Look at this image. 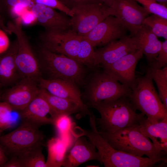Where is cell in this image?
<instances>
[{
  "label": "cell",
  "instance_id": "44",
  "mask_svg": "<svg viewBox=\"0 0 167 167\" xmlns=\"http://www.w3.org/2000/svg\"></svg>",
  "mask_w": 167,
  "mask_h": 167
},
{
  "label": "cell",
  "instance_id": "26",
  "mask_svg": "<svg viewBox=\"0 0 167 167\" xmlns=\"http://www.w3.org/2000/svg\"><path fill=\"white\" fill-rule=\"evenodd\" d=\"M42 147L34 148L16 156L19 159L22 167H46Z\"/></svg>",
  "mask_w": 167,
  "mask_h": 167
},
{
  "label": "cell",
  "instance_id": "12",
  "mask_svg": "<svg viewBox=\"0 0 167 167\" xmlns=\"http://www.w3.org/2000/svg\"><path fill=\"white\" fill-rule=\"evenodd\" d=\"M127 30L117 18L110 15L84 36L94 47L105 45L127 36Z\"/></svg>",
  "mask_w": 167,
  "mask_h": 167
},
{
  "label": "cell",
  "instance_id": "36",
  "mask_svg": "<svg viewBox=\"0 0 167 167\" xmlns=\"http://www.w3.org/2000/svg\"><path fill=\"white\" fill-rule=\"evenodd\" d=\"M6 3L9 9L18 5H22L30 9L35 3L33 0H6Z\"/></svg>",
  "mask_w": 167,
  "mask_h": 167
},
{
  "label": "cell",
  "instance_id": "25",
  "mask_svg": "<svg viewBox=\"0 0 167 167\" xmlns=\"http://www.w3.org/2000/svg\"><path fill=\"white\" fill-rule=\"evenodd\" d=\"M146 70L156 83L158 90L159 97L167 109V66L162 69L154 68L148 66Z\"/></svg>",
  "mask_w": 167,
  "mask_h": 167
},
{
  "label": "cell",
  "instance_id": "31",
  "mask_svg": "<svg viewBox=\"0 0 167 167\" xmlns=\"http://www.w3.org/2000/svg\"><path fill=\"white\" fill-rule=\"evenodd\" d=\"M13 110L12 107L6 102H0V130L8 129L13 125L14 121L12 115Z\"/></svg>",
  "mask_w": 167,
  "mask_h": 167
},
{
  "label": "cell",
  "instance_id": "8",
  "mask_svg": "<svg viewBox=\"0 0 167 167\" xmlns=\"http://www.w3.org/2000/svg\"><path fill=\"white\" fill-rule=\"evenodd\" d=\"M41 56L45 65L54 78L65 80L76 85L82 81V64L63 54L52 52L43 47Z\"/></svg>",
  "mask_w": 167,
  "mask_h": 167
},
{
  "label": "cell",
  "instance_id": "37",
  "mask_svg": "<svg viewBox=\"0 0 167 167\" xmlns=\"http://www.w3.org/2000/svg\"><path fill=\"white\" fill-rule=\"evenodd\" d=\"M20 18L22 24H29L36 22L35 18L30 9L26 11Z\"/></svg>",
  "mask_w": 167,
  "mask_h": 167
},
{
  "label": "cell",
  "instance_id": "15",
  "mask_svg": "<svg viewBox=\"0 0 167 167\" xmlns=\"http://www.w3.org/2000/svg\"><path fill=\"white\" fill-rule=\"evenodd\" d=\"M137 50L131 36L112 41L95 51L93 66L109 65L125 55Z\"/></svg>",
  "mask_w": 167,
  "mask_h": 167
},
{
  "label": "cell",
  "instance_id": "16",
  "mask_svg": "<svg viewBox=\"0 0 167 167\" xmlns=\"http://www.w3.org/2000/svg\"><path fill=\"white\" fill-rule=\"evenodd\" d=\"M41 88L50 94L71 100L79 105L83 115H89L91 112L84 103L76 85L69 81L59 79H41L40 80Z\"/></svg>",
  "mask_w": 167,
  "mask_h": 167
},
{
  "label": "cell",
  "instance_id": "28",
  "mask_svg": "<svg viewBox=\"0 0 167 167\" xmlns=\"http://www.w3.org/2000/svg\"><path fill=\"white\" fill-rule=\"evenodd\" d=\"M144 24L148 26L157 37L167 40V19L152 14L145 19Z\"/></svg>",
  "mask_w": 167,
  "mask_h": 167
},
{
  "label": "cell",
  "instance_id": "33",
  "mask_svg": "<svg viewBox=\"0 0 167 167\" xmlns=\"http://www.w3.org/2000/svg\"><path fill=\"white\" fill-rule=\"evenodd\" d=\"M167 40L161 42V49L155 61L148 66L154 68L161 69L167 66Z\"/></svg>",
  "mask_w": 167,
  "mask_h": 167
},
{
  "label": "cell",
  "instance_id": "39",
  "mask_svg": "<svg viewBox=\"0 0 167 167\" xmlns=\"http://www.w3.org/2000/svg\"><path fill=\"white\" fill-rule=\"evenodd\" d=\"M8 161L5 152L0 145V167Z\"/></svg>",
  "mask_w": 167,
  "mask_h": 167
},
{
  "label": "cell",
  "instance_id": "41",
  "mask_svg": "<svg viewBox=\"0 0 167 167\" xmlns=\"http://www.w3.org/2000/svg\"><path fill=\"white\" fill-rule=\"evenodd\" d=\"M99 2L104 4L108 6L112 5L113 0H97Z\"/></svg>",
  "mask_w": 167,
  "mask_h": 167
},
{
  "label": "cell",
  "instance_id": "22",
  "mask_svg": "<svg viewBox=\"0 0 167 167\" xmlns=\"http://www.w3.org/2000/svg\"><path fill=\"white\" fill-rule=\"evenodd\" d=\"M17 46L16 39L6 51L0 54V87L10 85L18 77L15 61Z\"/></svg>",
  "mask_w": 167,
  "mask_h": 167
},
{
  "label": "cell",
  "instance_id": "2",
  "mask_svg": "<svg viewBox=\"0 0 167 167\" xmlns=\"http://www.w3.org/2000/svg\"><path fill=\"white\" fill-rule=\"evenodd\" d=\"M98 132L114 148L135 156L145 155L151 159H157L164 156L167 153L156 148L149 139L141 132L139 124L113 133Z\"/></svg>",
  "mask_w": 167,
  "mask_h": 167
},
{
  "label": "cell",
  "instance_id": "30",
  "mask_svg": "<svg viewBox=\"0 0 167 167\" xmlns=\"http://www.w3.org/2000/svg\"><path fill=\"white\" fill-rule=\"evenodd\" d=\"M141 3L150 14L160 16L167 19V6L156 2L154 0H135Z\"/></svg>",
  "mask_w": 167,
  "mask_h": 167
},
{
  "label": "cell",
  "instance_id": "43",
  "mask_svg": "<svg viewBox=\"0 0 167 167\" xmlns=\"http://www.w3.org/2000/svg\"><path fill=\"white\" fill-rule=\"evenodd\" d=\"M1 129V125H0V130Z\"/></svg>",
  "mask_w": 167,
  "mask_h": 167
},
{
  "label": "cell",
  "instance_id": "18",
  "mask_svg": "<svg viewBox=\"0 0 167 167\" xmlns=\"http://www.w3.org/2000/svg\"><path fill=\"white\" fill-rule=\"evenodd\" d=\"M93 144L83 136L77 138L67 152L62 165L65 167H76L88 161L96 160L102 165L100 156Z\"/></svg>",
  "mask_w": 167,
  "mask_h": 167
},
{
  "label": "cell",
  "instance_id": "40",
  "mask_svg": "<svg viewBox=\"0 0 167 167\" xmlns=\"http://www.w3.org/2000/svg\"><path fill=\"white\" fill-rule=\"evenodd\" d=\"M0 28L4 31L7 34L11 33L8 29L4 22L2 15L0 9Z\"/></svg>",
  "mask_w": 167,
  "mask_h": 167
},
{
  "label": "cell",
  "instance_id": "38",
  "mask_svg": "<svg viewBox=\"0 0 167 167\" xmlns=\"http://www.w3.org/2000/svg\"><path fill=\"white\" fill-rule=\"evenodd\" d=\"M0 167H22V165L19 159L17 156H13L10 160H8Z\"/></svg>",
  "mask_w": 167,
  "mask_h": 167
},
{
  "label": "cell",
  "instance_id": "13",
  "mask_svg": "<svg viewBox=\"0 0 167 167\" xmlns=\"http://www.w3.org/2000/svg\"><path fill=\"white\" fill-rule=\"evenodd\" d=\"M143 54L139 50L128 54L113 63L102 67L103 71L132 89L136 82L135 70Z\"/></svg>",
  "mask_w": 167,
  "mask_h": 167
},
{
  "label": "cell",
  "instance_id": "3",
  "mask_svg": "<svg viewBox=\"0 0 167 167\" xmlns=\"http://www.w3.org/2000/svg\"><path fill=\"white\" fill-rule=\"evenodd\" d=\"M135 87L128 96L135 109L139 110L151 122L167 117V109L156 91L149 72L137 76Z\"/></svg>",
  "mask_w": 167,
  "mask_h": 167
},
{
  "label": "cell",
  "instance_id": "34",
  "mask_svg": "<svg viewBox=\"0 0 167 167\" xmlns=\"http://www.w3.org/2000/svg\"><path fill=\"white\" fill-rule=\"evenodd\" d=\"M60 1L65 6L71 10L76 6L80 5L100 2L97 0H60Z\"/></svg>",
  "mask_w": 167,
  "mask_h": 167
},
{
  "label": "cell",
  "instance_id": "11",
  "mask_svg": "<svg viewBox=\"0 0 167 167\" xmlns=\"http://www.w3.org/2000/svg\"><path fill=\"white\" fill-rule=\"evenodd\" d=\"M108 10L110 15L121 21L131 36L136 33L150 14L135 0H113Z\"/></svg>",
  "mask_w": 167,
  "mask_h": 167
},
{
  "label": "cell",
  "instance_id": "20",
  "mask_svg": "<svg viewBox=\"0 0 167 167\" xmlns=\"http://www.w3.org/2000/svg\"><path fill=\"white\" fill-rule=\"evenodd\" d=\"M50 113L48 103L38 94L25 108L19 111V116L22 121L39 127L45 124H53V119L47 117Z\"/></svg>",
  "mask_w": 167,
  "mask_h": 167
},
{
  "label": "cell",
  "instance_id": "24",
  "mask_svg": "<svg viewBox=\"0 0 167 167\" xmlns=\"http://www.w3.org/2000/svg\"><path fill=\"white\" fill-rule=\"evenodd\" d=\"M46 146L48 157L46 167H59L62 165L68 148L59 137H53L48 141Z\"/></svg>",
  "mask_w": 167,
  "mask_h": 167
},
{
  "label": "cell",
  "instance_id": "29",
  "mask_svg": "<svg viewBox=\"0 0 167 167\" xmlns=\"http://www.w3.org/2000/svg\"><path fill=\"white\" fill-rule=\"evenodd\" d=\"M66 114H61L53 119L54 125L60 135L71 132L74 127L75 123L69 116Z\"/></svg>",
  "mask_w": 167,
  "mask_h": 167
},
{
  "label": "cell",
  "instance_id": "35",
  "mask_svg": "<svg viewBox=\"0 0 167 167\" xmlns=\"http://www.w3.org/2000/svg\"><path fill=\"white\" fill-rule=\"evenodd\" d=\"M10 44L7 34L0 28V54L6 51Z\"/></svg>",
  "mask_w": 167,
  "mask_h": 167
},
{
  "label": "cell",
  "instance_id": "32",
  "mask_svg": "<svg viewBox=\"0 0 167 167\" xmlns=\"http://www.w3.org/2000/svg\"><path fill=\"white\" fill-rule=\"evenodd\" d=\"M35 3L41 4L57 9L70 16H72L71 10L65 6L60 0H33Z\"/></svg>",
  "mask_w": 167,
  "mask_h": 167
},
{
  "label": "cell",
  "instance_id": "4",
  "mask_svg": "<svg viewBox=\"0 0 167 167\" xmlns=\"http://www.w3.org/2000/svg\"><path fill=\"white\" fill-rule=\"evenodd\" d=\"M85 135L97 149L102 165L105 167H152L158 163H167L165 156L151 159L116 149L102 136L96 128L87 131Z\"/></svg>",
  "mask_w": 167,
  "mask_h": 167
},
{
  "label": "cell",
  "instance_id": "42",
  "mask_svg": "<svg viewBox=\"0 0 167 167\" xmlns=\"http://www.w3.org/2000/svg\"><path fill=\"white\" fill-rule=\"evenodd\" d=\"M156 2L166 6L167 0H154Z\"/></svg>",
  "mask_w": 167,
  "mask_h": 167
},
{
  "label": "cell",
  "instance_id": "21",
  "mask_svg": "<svg viewBox=\"0 0 167 167\" xmlns=\"http://www.w3.org/2000/svg\"><path fill=\"white\" fill-rule=\"evenodd\" d=\"M141 132L152 141L160 152H167V117L156 122H151L145 117L139 123Z\"/></svg>",
  "mask_w": 167,
  "mask_h": 167
},
{
  "label": "cell",
  "instance_id": "23",
  "mask_svg": "<svg viewBox=\"0 0 167 167\" xmlns=\"http://www.w3.org/2000/svg\"><path fill=\"white\" fill-rule=\"evenodd\" d=\"M39 94L49 104L51 117L53 119L61 114H71L81 112L78 104L75 101L53 95L44 89H39Z\"/></svg>",
  "mask_w": 167,
  "mask_h": 167
},
{
  "label": "cell",
  "instance_id": "19",
  "mask_svg": "<svg viewBox=\"0 0 167 167\" xmlns=\"http://www.w3.org/2000/svg\"><path fill=\"white\" fill-rule=\"evenodd\" d=\"M131 37L137 49L145 55L148 65L152 64L161 49L162 42L158 39L151 28L144 24Z\"/></svg>",
  "mask_w": 167,
  "mask_h": 167
},
{
  "label": "cell",
  "instance_id": "9",
  "mask_svg": "<svg viewBox=\"0 0 167 167\" xmlns=\"http://www.w3.org/2000/svg\"><path fill=\"white\" fill-rule=\"evenodd\" d=\"M109 6L97 2L76 6L71 10V29L79 35L87 34L96 25L110 15Z\"/></svg>",
  "mask_w": 167,
  "mask_h": 167
},
{
  "label": "cell",
  "instance_id": "1",
  "mask_svg": "<svg viewBox=\"0 0 167 167\" xmlns=\"http://www.w3.org/2000/svg\"><path fill=\"white\" fill-rule=\"evenodd\" d=\"M99 113L101 117L95 118L99 131L113 133L135 124L146 116L136 113L128 97L104 101L92 105Z\"/></svg>",
  "mask_w": 167,
  "mask_h": 167
},
{
  "label": "cell",
  "instance_id": "5",
  "mask_svg": "<svg viewBox=\"0 0 167 167\" xmlns=\"http://www.w3.org/2000/svg\"><path fill=\"white\" fill-rule=\"evenodd\" d=\"M44 139L39 127L22 121L16 129L0 136V145L12 156H17L32 149L45 146Z\"/></svg>",
  "mask_w": 167,
  "mask_h": 167
},
{
  "label": "cell",
  "instance_id": "6",
  "mask_svg": "<svg viewBox=\"0 0 167 167\" xmlns=\"http://www.w3.org/2000/svg\"><path fill=\"white\" fill-rule=\"evenodd\" d=\"M20 18L8 21L6 26L16 37L18 43L15 61L18 74L23 78L35 80L40 74L38 63L22 28Z\"/></svg>",
  "mask_w": 167,
  "mask_h": 167
},
{
  "label": "cell",
  "instance_id": "7",
  "mask_svg": "<svg viewBox=\"0 0 167 167\" xmlns=\"http://www.w3.org/2000/svg\"><path fill=\"white\" fill-rule=\"evenodd\" d=\"M131 91L104 71L96 73L87 89L85 99L88 106L104 101L113 100L128 97Z\"/></svg>",
  "mask_w": 167,
  "mask_h": 167
},
{
  "label": "cell",
  "instance_id": "27",
  "mask_svg": "<svg viewBox=\"0 0 167 167\" xmlns=\"http://www.w3.org/2000/svg\"><path fill=\"white\" fill-rule=\"evenodd\" d=\"M94 53L93 47L84 36H82L76 61L82 64L93 66Z\"/></svg>",
  "mask_w": 167,
  "mask_h": 167
},
{
  "label": "cell",
  "instance_id": "17",
  "mask_svg": "<svg viewBox=\"0 0 167 167\" xmlns=\"http://www.w3.org/2000/svg\"><path fill=\"white\" fill-rule=\"evenodd\" d=\"M36 22L45 30L71 28V18L66 14L44 5L35 3L30 8Z\"/></svg>",
  "mask_w": 167,
  "mask_h": 167
},
{
  "label": "cell",
  "instance_id": "10",
  "mask_svg": "<svg viewBox=\"0 0 167 167\" xmlns=\"http://www.w3.org/2000/svg\"><path fill=\"white\" fill-rule=\"evenodd\" d=\"M81 36L71 28L60 29L45 30L40 38L46 49L76 61Z\"/></svg>",
  "mask_w": 167,
  "mask_h": 167
},
{
  "label": "cell",
  "instance_id": "14",
  "mask_svg": "<svg viewBox=\"0 0 167 167\" xmlns=\"http://www.w3.org/2000/svg\"><path fill=\"white\" fill-rule=\"evenodd\" d=\"M39 90L35 80L23 78L6 91L0 98L8 103L13 110L20 111L25 108L38 94Z\"/></svg>",
  "mask_w": 167,
  "mask_h": 167
}]
</instances>
